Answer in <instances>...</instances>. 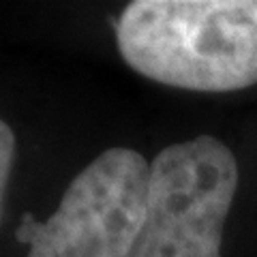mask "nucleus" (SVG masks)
<instances>
[{"label": "nucleus", "mask_w": 257, "mask_h": 257, "mask_svg": "<svg viewBox=\"0 0 257 257\" xmlns=\"http://www.w3.org/2000/svg\"><path fill=\"white\" fill-rule=\"evenodd\" d=\"M238 165L210 135L172 144L150 163L146 212L128 257H221Z\"/></svg>", "instance_id": "obj_2"}, {"label": "nucleus", "mask_w": 257, "mask_h": 257, "mask_svg": "<svg viewBox=\"0 0 257 257\" xmlns=\"http://www.w3.org/2000/svg\"><path fill=\"white\" fill-rule=\"evenodd\" d=\"M13 159H15V135L11 131V126L0 120V216H3L5 191H7V184H9Z\"/></svg>", "instance_id": "obj_4"}, {"label": "nucleus", "mask_w": 257, "mask_h": 257, "mask_svg": "<svg viewBox=\"0 0 257 257\" xmlns=\"http://www.w3.org/2000/svg\"><path fill=\"white\" fill-rule=\"evenodd\" d=\"M150 163L131 148H109L79 172L60 206L39 223L28 257H128L148 199Z\"/></svg>", "instance_id": "obj_3"}, {"label": "nucleus", "mask_w": 257, "mask_h": 257, "mask_svg": "<svg viewBox=\"0 0 257 257\" xmlns=\"http://www.w3.org/2000/svg\"><path fill=\"white\" fill-rule=\"evenodd\" d=\"M124 62L195 92L257 84V0H135L116 24Z\"/></svg>", "instance_id": "obj_1"}]
</instances>
